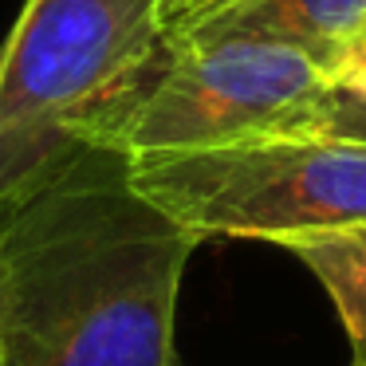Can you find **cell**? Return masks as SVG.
<instances>
[{
    "instance_id": "obj_1",
    "label": "cell",
    "mask_w": 366,
    "mask_h": 366,
    "mask_svg": "<svg viewBox=\"0 0 366 366\" xmlns=\"http://www.w3.org/2000/svg\"><path fill=\"white\" fill-rule=\"evenodd\" d=\"M201 240L87 146L0 213V366H177V292Z\"/></svg>"
},
{
    "instance_id": "obj_2",
    "label": "cell",
    "mask_w": 366,
    "mask_h": 366,
    "mask_svg": "<svg viewBox=\"0 0 366 366\" xmlns=\"http://www.w3.org/2000/svg\"><path fill=\"white\" fill-rule=\"evenodd\" d=\"M166 64L150 0H24L0 48V213L111 130Z\"/></svg>"
},
{
    "instance_id": "obj_3",
    "label": "cell",
    "mask_w": 366,
    "mask_h": 366,
    "mask_svg": "<svg viewBox=\"0 0 366 366\" xmlns=\"http://www.w3.org/2000/svg\"><path fill=\"white\" fill-rule=\"evenodd\" d=\"M127 177L197 240H280L366 221V146L256 134L193 150L127 154Z\"/></svg>"
},
{
    "instance_id": "obj_4",
    "label": "cell",
    "mask_w": 366,
    "mask_h": 366,
    "mask_svg": "<svg viewBox=\"0 0 366 366\" xmlns=\"http://www.w3.org/2000/svg\"><path fill=\"white\" fill-rule=\"evenodd\" d=\"M327 83V71L300 48L260 36H209L166 51L162 71L130 103L107 146L146 154L287 134Z\"/></svg>"
},
{
    "instance_id": "obj_5",
    "label": "cell",
    "mask_w": 366,
    "mask_h": 366,
    "mask_svg": "<svg viewBox=\"0 0 366 366\" xmlns=\"http://www.w3.org/2000/svg\"><path fill=\"white\" fill-rule=\"evenodd\" d=\"M209 36L276 40L287 48H300L323 71H331L366 36V0H244L185 44L209 40Z\"/></svg>"
},
{
    "instance_id": "obj_6",
    "label": "cell",
    "mask_w": 366,
    "mask_h": 366,
    "mask_svg": "<svg viewBox=\"0 0 366 366\" xmlns=\"http://www.w3.org/2000/svg\"><path fill=\"white\" fill-rule=\"evenodd\" d=\"M331 295L350 342V366H366V221L280 240Z\"/></svg>"
},
{
    "instance_id": "obj_7",
    "label": "cell",
    "mask_w": 366,
    "mask_h": 366,
    "mask_svg": "<svg viewBox=\"0 0 366 366\" xmlns=\"http://www.w3.org/2000/svg\"><path fill=\"white\" fill-rule=\"evenodd\" d=\"M287 134H319V138L366 146V91L327 83V91L303 111V119Z\"/></svg>"
},
{
    "instance_id": "obj_8",
    "label": "cell",
    "mask_w": 366,
    "mask_h": 366,
    "mask_svg": "<svg viewBox=\"0 0 366 366\" xmlns=\"http://www.w3.org/2000/svg\"><path fill=\"white\" fill-rule=\"evenodd\" d=\"M237 4H244V0H150V12L166 51H174L185 40H193L201 28H209L224 12H232Z\"/></svg>"
},
{
    "instance_id": "obj_9",
    "label": "cell",
    "mask_w": 366,
    "mask_h": 366,
    "mask_svg": "<svg viewBox=\"0 0 366 366\" xmlns=\"http://www.w3.org/2000/svg\"><path fill=\"white\" fill-rule=\"evenodd\" d=\"M327 79L335 87H350V91H366V36L339 59V64L327 71Z\"/></svg>"
}]
</instances>
